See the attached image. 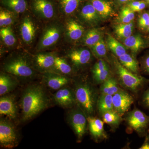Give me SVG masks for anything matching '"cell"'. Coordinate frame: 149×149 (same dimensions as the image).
Listing matches in <instances>:
<instances>
[{
  "instance_id": "4316f807",
  "label": "cell",
  "mask_w": 149,
  "mask_h": 149,
  "mask_svg": "<svg viewBox=\"0 0 149 149\" xmlns=\"http://www.w3.org/2000/svg\"><path fill=\"white\" fill-rule=\"evenodd\" d=\"M95 9L99 16L105 17L111 15L113 13L110 3L105 0H88Z\"/></svg>"
},
{
  "instance_id": "cb8c5ba5",
  "label": "cell",
  "mask_w": 149,
  "mask_h": 149,
  "mask_svg": "<svg viewBox=\"0 0 149 149\" xmlns=\"http://www.w3.org/2000/svg\"><path fill=\"white\" fill-rule=\"evenodd\" d=\"M72 71V67L66 58L60 56L57 54L52 72L67 76L71 74Z\"/></svg>"
},
{
  "instance_id": "f35d334b",
  "label": "cell",
  "mask_w": 149,
  "mask_h": 149,
  "mask_svg": "<svg viewBox=\"0 0 149 149\" xmlns=\"http://www.w3.org/2000/svg\"><path fill=\"white\" fill-rule=\"evenodd\" d=\"M108 66L104 60L102 59L99 60L94 65L92 69V73L99 72V71H101L104 70L108 68Z\"/></svg>"
},
{
  "instance_id": "60d3db41",
  "label": "cell",
  "mask_w": 149,
  "mask_h": 149,
  "mask_svg": "<svg viewBox=\"0 0 149 149\" xmlns=\"http://www.w3.org/2000/svg\"><path fill=\"white\" fill-rule=\"evenodd\" d=\"M147 3L146 1H142V2L139 6L136 7L133 10L134 12H140L141 11L143 10L144 9L146 8V6Z\"/></svg>"
},
{
  "instance_id": "836d02e7",
  "label": "cell",
  "mask_w": 149,
  "mask_h": 149,
  "mask_svg": "<svg viewBox=\"0 0 149 149\" xmlns=\"http://www.w3.org/2000/svg\"><path fill=\"white\" fill-rule=\"evenodd\" d=\"M133 23L130 22L129 23H122L116 26L115 31L116 34L120 38H128L132 35L133 32Z\"/></svg>"
},
{
  "instance_id": "74e56055",
  "label": "cell",
  "mask_w": 149,
  "mask_h": 149,
  "mask_svg": "<svg viewBox=\"0 0 149 149\" xmlns=\"http://www.w3.org/2000/svg\"><path fill=\"white\" fill-rule=\"evenodd\" d=\"M139 25L141 29H147L149 25V13H145L140 17Z\"/></svg>"
},
{
  "instance_id": "8992f818",
  "label": "cell",
  "mask_w": 149,
  "mask_h": 149,
  "mask_svg": "<svg viewBox=\"0 0 149 149\" xmlns=\"http://www.w3.org/2000/svg\"><path fill=\"white\" fill-rule=\"evenodd\" d=\"M75 98L87 117L91 116L95 109L96 96L92 87L87 83H80L76 86Z\"/></svg>"
},
{
  "instance_id": "30bf717a",
  "label": "cell",
  "mask_w": 149,
  "mask_h": 149,
  "mask_svg": "<svg viewBox=\"0 0 149 149\" xmlns=\"http://www.w3.org/2000/svg\"><path fill=\"white\" fill-rule=\"evenodd\" d=\"M125 120L130 128L141 135L146 133L149 125V116L138 109L129 112Z\"/></svg>"
},
{
  "instance_id": "1f68e13d",
  "label": "cell",
  "mask_w": 149,
  "mask_h": 149,
  "mask_svg": "<svg viewBox=\"0 0 149 149\" xmlns=\"http://www.w3.org/2000/svg\"><path fill=\"white\" fill-rule=\"evenodd\" d=\"M119 62L124 67L133 73L139 71V65L137 61L129 54L125 53L119 57Z\"/></svg>"
},
{
  "instance_id": "d4e9b609",
  "label": "cell",
  "mask_w": 149,
  "mask_h": 149,
  "mask_svg": "<svg viewBox=\"0 0 149 149\" xmlns=\"http://www.w3.org/2000/svg\"><path fill=\"white\" fill-rule=\"evenodd\" d=\"M12 75L6 73L1 72L0 75V95L3 96L11 92L16 86L15 80L12 77Z\"/></svg>"
},
{
  "instance_id": "83f0119b",
  "label": "cell",
  "mask_w": 149,
  "mask_h": 149,
  "mask_svg": "<svg viewBox=\"0 0 149 149\" xmlns=\"http://www.w3.org/2000/svg\"><path fill=\"white\" fill-rule=\"evenodd\" d=\"M102 116L104 123L112 128H117L122 121L121 115L114 109L106 112Z\"/></svg>"
},
{
  "instance_id": "ac0fdd59",
  "label": "cell",
  "mask_w": 149,
  "mask_h": 149,
  "mask_svg": "<svg viewBox=\"0 0 149 149\" xmlns=\"http://www.w3.org/2000/svg\"><path fill=\"white\" fill-rule=\"evenodd\" d=\"M54 99L58 104L64 108L71 107L76 102L74 92L70 88L65 87L55 93Z\"/></svg>"
},
{
  "instance_id": "ab89813d",
  "label": "cell",
  "mask_w": 149,
  "mask_h": 149,
  "mask_svg": "<svg viewBox=\"0 0 149 149\" xmlns=\"http://www.w3.org/2000/svg\"><path fill=\"white\" fill-rule=\"evenodd\" d=\"M142 102L144 105L149 109V88L144 93L142 97Z\"/></svg>"
},
{
  "instance_id": "ba28073f",
  "label": "cell",
  "mask_w": 149,
  "mask_h": 149,
  "mask_svg": "<svg viewBox=\"0 0 149 149\" xmlns=\"http://www.w3.org/2000/svg\"><path fill=\"white\" fill-rule=\"evenodd\" d=\"M63 19L64 25L63 41L72 43L81 40L85 32V27L83 24L72 17Z\"/></svg>"
},
{
  "instance_id": "6da1fadb",
  "label": "cell",
  "mask_w": 149,
  "mask_h": 149,
  "mask_svg": "<svg viewBox=\"0 0 149 149\" xmlns=\"http://www.w3.org/2000/svg\"><path fill=\"white\" fill-rule=\"evenodd\" d=\"M4 72L22 79H31L36 75L32 56L25 50H15L5 60L2 65Z\"/></svg>"
},
{
  "instance_id": "9c48e42d",
  "label": "cell",
  "mask_w": 149,
  "mask_h": 149,
  "mask_svg": "<svg viewBox=\"0 0 149 149\" xmlns=\"http://www.w3.org/2000/svg\"><path fill=\"white\" fill-rule=\"evenodd\" d=\"M57 54L56 52L47 51L37 52L32 56L33 65L37 72L42 74L52 72Z\"/></svg>"
},
{
  "instance_id": "2e32d148",
  "label": "cell",
  "mask_w": 149,
  "mask_h": 149,
  "mask_svg": "<svg viewBox=\"0 0 149 149\" xmlns=\"http://www.w3.org/2000/svg\"><path fill=\"white\" fill-rule=\"evenodd\" d=\"M59 15L64 19L72 17L81 7L82 0H56Z\"/></svg>"
},
{
  "instance_id": "44dd1931",
  "label": "cell",
  "mask_w": 149,
  "mask_h": 149,
  "mask_svg": "<svg viewBox=\"0 0 149 149\" xmlns=\"http://www.w3.org/2000/svg\"><path fill=\"white\" fill-rule=\"evenodd\" d=\"M87 120L91 135L97 141L107 139V135L104 128V121L99 118L88 116Z\"/></svg>"
},
{
  "instance_id": "603a6c76",
  "label": "cell",
  "mask_w": 149,
  "mask_h": 149,
  "mask_svg": "<svg viewBox=\"0 0 149 149\" xmlns=\"http://www.w3.org/2000/svg\"><path fill=\"white\" fill-rule=\"evenodd\" d=\"M21 15L14 12L0 7V28L15 26L18 22Z\"/></svg>"
},
{
  "instance_id": "3957f363",
  "label": "cell",
  "mask_w": 149,
  "mask_h": 149,
  "mask_svg": "<svg viewBox=\"0 0 149 149\" xmlns=\"http://www.w3.org/2000/svg\"><path fill=\"white\" fill-rule=\"evenodd\" d=\"M44 25L35 47L36 52L51 50L63 40L64 25L63 19H57Z\"/></svg>"
},
{
  "instance_id": "8fae6325",
  "label": "cell",
  "mask_w": 149,
  "mask_h": 149,
  "mask_svg": "<svg viewBox=\"0 0 149 149\" xmlns=\"http://www.w3.org/2000/svg\"><path fill=\"white\" fill-rule=\"evenodd\" d=\"M14 26H9L0 28L1 49L7 50H13L21 47Z\"/></svg>"
},
{
  "instance_id": "52a82bcc",
  "label": "cell",
  "mask_w": 149,
  "mask_h": 149,
  "mask_svg": "<svg viewBox=\"0 0 149 149\" xmlns=\"http://www.w3.org/2000/svg\"><path fill=\"white\" fill-rule=\"evenodd\" d=\"M114 64L121 85L130 91L136 92L148 81L126 69L116 59L114 60Z\"/></svg>"
},
{
  "instance_id": "b9f144b4",
  "label": "cell",
  "mask_w": 149,
  "mask_h": 149,
  "mask_svg": "<svg viewBox=\"0 0 149 149\" xmlns=\"http://www.w3.org/2000/svg\"><path fill=\"white\" fill-rule=\"evenodd\" d=\"M144 66L146 71L149 73V56H148L145 58L144 61Z\"/></svg>"
},
{
  "instance_id": "f546056e",
  "label": "cell",
  "mask_w": 149,
  "mask_h": 149,
  "mask_svg": "<svg viewBox=\"0 0 149 149\" xmlns=\"http://www.w3.org/2000/svg\"><path fill=\"white\" fill-rule=\"evenodd\" d=\"M123 44L125 47L134 52H137L143 47L144 43L141 36L136 35H131L128 38H125L123 41Z\"/></svg>"
},
{
  "instance_id": "9a60e30c",
  "label": "cell",
  "mask_w": 149,
  "mask_h": 149,
  "mask_svg": "<svg viewBox=\"0 0 149 149\" xmlns=\"http://www.w3.org/2000/svg\"><path fill=\"white\" fill-rule=\"evenodd\" d=\"M112 100L113 109L121 115L128 111L134 102L132 96L121 90L113 95Z\"/></svg>"
},
{
  "instance_id": "5bb4252c",
  "label": "cell",
  "mask_w": 149,
  "mask_h": 149,
  "mask_svg": "<svg viewBox=\"0 0 149 149\" xmlns=\"http://www.w3.org/2000/svg\"><path fill=\"white\" fill-rule=\"evenodd\" d=\"M83 111L76 109L72 111L69 115V121L78 140L83 138L86 132L87 117Z\"/></svg>"
},
{
  "instance_id": "7bdbcfd3",
  "label": "cell",
  "mask_w": 149,
  "mask_h": 149,
  "mask_svg": "<svg viewBox=\"0 0 149 149\" xmlns=\"http://www.w3.org/2000/svg\"><path fill=\"white\" fill-rule=\"evenodd\" d=\"M140 149H149V141L148 139L146 138V140H145V142L142 145L140 148Z\"/></svg>"
},
{
  "instance_id": "7c38bea8",
  "label": "cell",
  "mask_w": 149,
  "mask_h": 149,
  "mask_svg": "<svg viewBox=\"0 0 149 149\" xmlns=\"http://www.w3.org/2000/svg\"><path fill=\"white\" fill-rule=\"evenodd\" d=\"M91 51L86 48L71 49L67 51L65 57L74 67L78 68L90 62L92 58Z\"/></svg>"
},
{
  "instance_id": "7402d4cb",
  "label": "cell",
  "mask_w": 149,
  "mask_h": 149,
  "mask_svg": "<svg viewBox=\"0 0 149 149\" xmlns=\"http://www.w3.org/2000/svg\"><path fill=\"white\" fill-rule=\"evenodd\" d=\"M0 114L11 119L16 117L17 109L13 99L10 96H3L0 99Z\"/></svg>"
},
{
  "instance_id": "d6986e66",
  "label": "cell",
  "mask_w": 149,
  "mask_h": 149,
  "mask_svg": "<svg viewBox=\"0 0 149 149\" xmlns=\"http://www.w3.org/2000/svg\"><path fill=\"white\" fill-rule=\"evenodd\" d=\"M78 11V15L80 20L88 25H93L98 20L100 17L98 14L93 5L88 0L83 4Z\"/></svg>"
},
{
  "instance_id": "bcb514c9",
  "label": "cell",
  "mask_w": 149,
  "mask_h": 149,
  "mask_svg": "<svg viewBox=\"0 0 149 149\" xmlns=\"http://www.w3.org/2000/svg\"><path fill=\"white\" fill-rule=\"evenodd\" d=\"M147 139H148V140L149 141V131L148 132V136H147Z\"/></svg>"
},
{
  "instance_id": "7dc6e473",
  "label": "cell",
  "mask_w": 149,
  "mask_h": 149,
  "mask_svg": "<svg viewBox=\"0 0 149 149\" xmlns=\"http://www.w3.org/2000/svg\"><path fill=\"white\" fill-rule=\"evenodd\" d=\"M147 30H148V32H149V25L148 27V28H147Z\"/></svg>"
},
{
  "instance_id": "f1b7e54d",
  "label": "cell",
  "mask_w": 149,
  "mask_h": 149,
  "mask_svg": "<svg viewBox=\"0 0 149 149\" xmlns=\"http://www.w3.org/2000/svg\"><path fill=\"white\" fill-rule=\"evenodd\" d=\"M120 90L117 80L112 77H109L102 83L100 88L102 94L112 96Z\"/></svg>"
},
{
  "instance_id": "ffe728a7",
  "label": "cell",
  "mask_w": 149,
  "mask_h": 149,
  "mask_svg": "<svg viewBox=\"0 0 149 149\" xmlns=\"http://www.w3.org/2000/svg\"><path fill=\"white\" fill-rule=\"evenodd\" d=\"M1 6L22 15L29 10L28 0H0Z\"/></svg>"
},
{
  "instance_id": "e575fe53",
  "label": "cell",
  "mask_w": 149,
  "mask_h": 149,
  "mask_svg": "<svg viewBox=\"0 0 149 149\" xmlns=\"http://www.w3.org/2000/svg\"><path fill=\"white\" fill-rule=\"evenodd\" d=\"M90 48L92 54L97 57H102L106 55V45L102 39Z\"/></svg>"
},
{
  "instance_id": "f6af8a7d",
  "label": "cell",
  "mask_w": 149,
  "mask_h": 149,
  "mask_svg": "<svg viewBox=\"0 0 149 149\" xmlns=\"http://www.w3.org/2000/svg\"><path fill=\"white\" fill-rule=\"evenodd\" d=\"M146 1V3H147V4H148L149 6V0H145Z\"/></svg>"
},
{
  "instance_id": "8d00e7d4",
  "label": "cell",
  "mask_w": 149,
  "mask_h": 149,
  "mask_svg": "<svg viewBox=\"0 0 149 149\" xmlns=\"http://www.w3.org/2000/svg\"><path fill=\"white\" fill-rule=\"evenodd\" d=\"M110 71L109 68L99 71L93 72V79L97 83H102L109 78Z\"/></svg>"
},
{
  "instance_id": "e0dca14e",
  "label": "cell",
  "mask_w": 149,
  "mask_h": 149,
  "mask_svg": "<svg viewBox=\"0 0 149 149\" xmlns=\"http://www.w3.org/2000/svg\"><path fill=\"white\" fill-rule=\"evenodd\" d=\"M44 82L49 88L53 90H59L64 87L69 82V79L66 75L54 72L43 73Z\"/></svg>"
},
{
  "instance_id": "5b68a950",
  "label": "cell",
  "mask_w": 149,
  "mask_h": 149,
  "mask_svg": "<svg viewBox=\"0 0 149 149\" xmlns=\"http://www.w3.org/2000/svg\"><path fill=\"white\" fill-rule=\"evenodd\" d=\"M29 11L42 24L60 18L56 0H29Z\"/></svg>"
},
{
  "instance_id": "ee69618b",
  "label": "cell",
  "mask_w": 149,
  "mask_h": 149,
  "mask_svg": "<svg viewBox=\"0 0 149 149\" xmlns=\"http://www.w3.org/2000/svg\"><path fill=\"white\" fill-rule=\"evenodd\" d=\"M136 1H137V0H118V1L120 3H129Z\"/></svg>"
},
{
  "instance_id": "277c9868",
  "label": "cell",
  "mask_w": 149,
  "mask_h": 149,
  "mask_svg": "<svg viewBox=\"0 0 149 149\" xmlns=\"http://www.w3.org/2000/svg\"><path fill=\"white\" fill-rule=\"evenodd\" d=\"M42 23L29 10L20 16L15 25L17 35L22 48L32 47L42 29Z\"/></svg>"
},
{
  "instance_id": "7a4b0ae2",
  "label": "cell",
  "mask_w": 149,
  "mask_h": 149,
  "mask_svg": "<svg viewBox=\"0 0 149 149\" xmlns=\"http://www.w3.org/2000/svg\"><path fill=\"white\" fill-rule=\"evenodd\" d=\"M48 99L42 87L34 85L27 88L21 101L22 119L29 120L39 114L47 107Z\"/></svg>"
},
{
  "instance_id": "4dcf8cb0",
  "label": "cell",
  "mask_w": 149,
  "mask_h": 149,
  "mask_svg": "<svg viewBox=\"0 0 149 149\" xmlns=\"http://www.w3.org/2000/svg\"><path fill=\"white\" fill-rule=\"evenodd\" d=\"M112 98V95L102 94L97 103L98 109L101 114L113 110Z\"/></svg>"
},
{
  "instance_id": "d590c367",
  "label": "cell",
  "mask_w": 149,
  "mask_h": 149,
  "mask_svg": "<svg viewBox=\"0 0 149 149\" xmlns=\"http://www.w3.org/2000/svg\"><path fill=\"white\" fill-rule=\"evenodd\" d=\"M135 18V12L128 7L125 6L121 9L119 20L122 23H129Z\"/></svg>"
},
{
  "instance_id": "4fadbf2b",
  "label": "cell",
  "mask_w": 149,
  "mask_h": 149,
  "mask_svg": "<svg viewBox=\"0 0 149 149\" xmlns=\"http://www.w3.org/2000/svg\"><path fill=\"white\" fill-rule=\"evenodd\" d=\"M17 137L13 125L3 119L0 121V144L2 147L12 148L15 146Z\"/></svg>"
},
{
  "instance_id": "d6a6232c",
  "label": "cell",
  "mask_w": 149,
  "mask_h": 149,
  "mask_svg": "<svg viewBox=\"0 0 149 149\" xmlns=\"http://www.w3.org/2000/svg\"><path fill=\"white\" fill-rule=\"evenodd\" d=\"M107 44L111 51L118 57L126 53V49L124 46L111 35L108 36Z\"/></svg>"
},
{
  "instance_id": "484cf974",
  "label": "cell",
  "mask_w": 149,
  "mask_h": 149,
  "mask_svg": "<svg viewBox=\"0 0 149 149\" xmlns=\"http://www.w3.org/2000/svg\"><path fill=\"white\" fill-rule=\"evenodd\" d=\"M102 39L101 33L100 30L92 28L85 32L81 42L84 47H91Z\"/></svg>"
}]
</instances>
